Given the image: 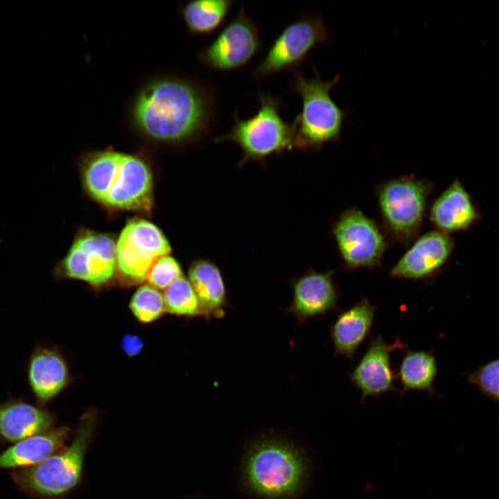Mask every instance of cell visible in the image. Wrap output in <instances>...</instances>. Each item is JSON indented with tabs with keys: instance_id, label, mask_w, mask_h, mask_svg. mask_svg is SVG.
Wrapping results in <instances>:
<instances>
[{
	"instance_id": "24",
	"label": "cell",
	"mask_w": 499,
	"mask_h": 499,
	"mask_svg": "<svg viewBox=\"0 0 499 499\" xmlns=\"http://www.w3.org/2000/svg\"><path fill=\"white\" fill-rule=\"evenodd\" d=\"M166 312L186 317H203L198 298L188 279L174 281L163 294Z\"/></svg>"
},
{
	"instance_id": "18",
	"label": "cell",
	"mask_w": 499,
	"mask_h": 499,
	"mask_svg": "<svg viewBox=\"0 0 499 499\" xmlns=\"http://www.w3.org/2000/svg\"><path fill=\"white\" fill-rule=\"evenodd\" d=\"M377 306L362 298L338 315L330 326L335 355L353 359L358 347L369 335Z\"/></svg>"
},
{
	"instance_id": "7",
	"label": "cell",
	"mask_w": 499,
	"mask_h": 499,
	"mask_svg": "<svg viewBox=\"0 0 499 499\" xmlns=\"http://www.w3.org/2000/svg\"><path fill=\"white\" fill-rule=\"evenodd\" d=\"M432 184L412 176L389 180L379 186L378 202L384 225L397 241L409 244L419 232Z\"/></svg>"
},
{
	"instance_id": "19",
	"label": "cell",
	"mask_w": 499,
	"mask_h": 499,
	"mask_svg": "<svg viewBox=\"0 0 499 499\" xmlns=\"http://www.w3.org/2000/svg\"><path fill=\"white\" fill-rule=\"evenodd\" d=\"M68 427L53 428L12 444L0 453V469L29 468L62 450L71 433Z\"/></svg>"
},
{
	"instance_id": "12",
	"label": "cell",
	"mask_w": 499,
	"mask_h": 499,
	"mask_svg": "<svg viewBox=\"0 0 499 499\" xmlns=\"http://www.w3.org/2000/svg\"><path fill=\"white\" fill-rule=\"evenodd\" d=\"M261 46V33L256 24L240 7L236 17L206 47L200 51L198 60L210 69L229 72L247 64Z\"/></svg>"
},
{
	"instance_id": "25",
	"label": "cell",
	"mask_w": 499,
	"mask_h": 499,
	"mask_svg": "<svg viewBox=\"0 0 499 499\" xmlns=\"http://www.w3.org/2000/svg\"><path fill=\"white\" fill-rule=\"evenodd\" d=\"M129 307L135 318L143 324L157 320L166 312L163 295L149 284L140 286L134 292Z\"/></svg>"
},
{
	"instance_id": "15",
	"label": "cell",
	"mask_w": 499,
	"mask_h": 499,
	"mask_svg": "<svg viewBox=\"0 0 499 499\" xmlns=\"http://www.w3.org/2000/svg\"><path fill=\"white\" fill-rule=\"evenodd\" d=\"M334 270H310L292 281V302L286 311L301 325L338 308L339 292L333 280Z\"/></svg>"
},
{
	"instance_id": "21",
	"label": "cell",
	"mask_w": 499,
	"mask_h": 499,
	"mask_svg": "<svg viewBox=\"0 0 499 499\" xmlns=\"http://www.w3.org/2000/svg\"><path fill=\"white\" fill-rule=\"evenodd\" d=\"M188 279L198 298L203 317L207 321L224 317L227 294L218 267L207 259L196 260L189 267Z\"/></svg>"
},
{
	"instance_id": "13",
	"label": "cell",
	"mask_w": 499,
	"mask_h": 499,
	"mask_svg": "<svg viewBox=\"0 0 499 499\" xmlns=\"http://www.w3.org/2000/svg\"><path fill=\"white\" fill-rule=\"evenodd\" d=\"M403 347L399 339L389 344L380 335L371 340L367 351L349 374L351 382L361 392L362 400L389 392H400L394 386L396 375L392 368L391 355L396 349Z\"/></svg>"
},
{
	"instance_id": "20",
	"label": "cell",
	"mask_w": 499,
	"mask_h": 499,
	"mask_svg": "<svg viewBox=\"0 0 499 499\" xmlns=\"http://www.w3.org/2000/svg\"><path fill=\"white\" fill-rule=\"evenodd\" d=\"M477 217L469 193L458 180L435 200L430 210L431 222L446 234L467 229Z\"/></svg>"
},
{
	"instance_id": "10",
	"label": "cell",
	"mask_w": 499,
	"mask_h": 499,
	"mask_svg": "<svg viewBox=\"0 0 499 499\" xmlns=\"http://www.w3.org/2000/svg\"><path fill=\"white\" fill-rule=\"evenodd\" d=\"M116 272V243L108 235L87 231L74 240L54 270L58 277L76 279L99 287Z\"/></svg>"
},
{
	"instance_id": "16",
	"label": "cell",
	"mask_w": 499,
	"mask_h": 499,
	"mask_svg": "<svg viewBox=\"0 0 499 499\" xmlns=\"http://www.w3.org/2000/svg\"><path fill=\"white\" fill-rule=\"evenodd\" d=\"M29 387L40 406L58 396L67 386L69 367L62 354L54 347L37 345L26 365Z\"/></svg>"
},
{
	"instance_id": "2",
	"label": "cell",
	"mask_w": 499,
	"mask_h": 499,
	"mask_svg": "<svg viewBox=\"0 0 499 499\" xmlns=\"http://www.w3.org/2000/svg\"><path fill=\"white\" fill-rule=\"evenodd\" d=\"M83 182L89 195L113 209L149 211L153 180L139 156L107 149L89 154L83 161Z\"/></svg>"
},
{
	"instance_id": "11",
	"label": "cell",
	"mask_w": 499,
	"mask_h": 499,
	"mask_svg": "<svg viewBox=\"0 0 499 499\" xmlns=\"http://www.w3.org/2000/svg\"><path fill=\"white\" fill-rule=\"evenodd\" d=\"M333 234L347 268L380 265L386 249L385 237L375 222L359 209L343 211L333 225Z\"/></svg>"
},
{
	"instance_id": "27",
	"label": "cell",
	"mask_w": 499,
	"mask_h": 499,
	"mask_svg": "<svg viewBox=\"0 0 499 499\" xmlns=\"http://www.w3.org/2000/svg\"><path fill=\"white\" fill-rule=\"evenodd\" d=\"M469 378L484 393L499 400V359L483 366Z\"/></svg>"
},
{
	"instance_id": "3",
	"label": "cell",
	"mask_w": 499,
	"mask_h": 499,
	"mask_svg": "<svg viewBox=\"0 0 499 499\" xmlns=\"http://www.w3.org/2000/svg\"><path fill=\"white\" fill-rule=\"evenodd\" d=\"M313 76L306 78L293 71L292 89L301 98V109L290 124L293 146L319 149L340 139L345 119L349 114L331 97V90L340 80V73L330 80L320 78L313 64Z\"/></svg>"
},
{
	"instance_id": "9",
	"label": "cell",
	"mask_w": 499,
	"mask_h": 499,
	"mask_svg": "<svg viewBox=\"0 0 499 499\" xmlns=\"http://www.w3.org/2000/svg\"><path fill=\"white\" fill-rule=\"evenodd\" d=\"M170 252L168 241L157 226L144 219H132L116 243V272L127 284L141 283L147 280L155 261Z\"/></svg>"
},
{
	"instance_id": "17",
	"label": "cell",
	"mask_w": 499,
	"mask_h": 499,
	"mask_svg": "<svg viewBox=\"0 0 499 499\" xmlns=\"http://www.w3.org/2000/svg\"><path fill=\"white\" fill-rule=\"evenodd\" d=\"M55 417L42 406L21 398L0 403V443L14 444L53 429Z\"/></svg>"
},
{
	"instance_id": "28",
	"label": "cell",
	"mask_w": 499,
	"mask_h": 499,
	"mask_svg": "<svg viewBox=\"0 0 499 499\" xmlns=\"http://www.w3.org/2000/svg\"><path fill=\"white\" fill-rule=\"evenodd\" d=\"M121 347L126 355L134 357L141 352L143 342L138 335L127 334L122 338Z\"/></svg>"
},
{
	"instance_id": "4",
	"label": "cell",
	"mask_w": 499,
	"mask_h": 499,
	"mask_svg": "<svg viewBox=\"0 0 499 499\" xmlns=\"http://www.w3.org/2000/svg\"><path fill=\"white\" fill-rule=\"evenodd\" d=\"M95 423L94 413H87L81 418L70 446L33 466L11 471V479L17 488L42 498H58L73 489L81 479Z\"/></svg>"
},
{
	"instance_id": "23",
	"label": "cell",
	"mask_w": 499,
	"mask_h": 499,
	"mask_svg": "<svg viewBox=\"0 0 499 499\" xmlns=\"http://www.w3.org/2000/svg\"><path fill=\"white\" fill-rule=\"evenodd\" d=\"M233 3L231 0L192 1L181 8L180 13L191 34L208 35L225 21Z\"/></svg>"
},
{
	"instance_id": "22",
	"label": "cell",
	"mask_w": 499,
	"mask_h": 499,
	"mask_svg": "<svg viewBox=\"0 0 499 499\" xmlns=\"http://www.w3.org/2000/svg\"><path fill=\"white\" fill-rule=\"evenodd\" d=\"M437 372V361L431 351L407 349L399 365L396 378L402 391H425L435 394L434 380Z\"/></svg>"
},
{
	"instance_id": "26",
	"label": "cell",
	"mask_w": 499,
	"mask_h": 499,
	"mask_svg": "<svg viewBox=\"0 0 499 499\" xmlns=\"http://www.w3.org/2000/svg\"><path fill=\"white\" fill-rule=\"evenodd\" d=\"M182 277L178 262L169 255L157 259L151 267L147 280L149 285L157 290H165L174 281Z\"/></svg>"
},
{
	"instance_id": "5",
	"label": "cell",
	"mask_w": 499,
	"mask_h": 499,
	"mask_svg": "<svg viewBox=\"0 0 499 499\" xmlns=\"http://www.w3.org/2000/svg\"><path fill=\"white\" fill-rule=\"evenodd\" d=\"M257 96V112L245 119H240L236 112L230 130L216 139V142L230 141L238 144L244 152L245 160L264 159L293 146L290 125L281 116V100L270 91L260 89Z\"/></svg>"
},
{
	"instance_id": "6",
	"label": "cell",
	"mask_w": 499,
	"mask_h": 499,
	"mask_svg": "<svg viewBox=\"0 0 499 499\" xmlns=\"http://www.w3.org/2000/svg\"><path fill=\"white\" fill-rule=\"evenodd\" d=\"M305 473L306 465L301 454L287 444L275 441L256 446L245 468L250 487L270 498L292 495L300 487Z\"/></svg>"
},
{
	"instance_id": "1",
	"label": "cell",
	"mask_w": 499,
	"mask_h": 499,
	"mask_svg": "<svg viewBox=\"0 0 499 499\" xmlns=\"http://www.w3.org/2000/svg\"><path fill=\"white\" fill-rule=\"evenodd\" d=\"M216 99L210 88L180 78L150 82L133 105L132 121L145 136L159 141L182 143L211 130Z\"/></svg>"
},
{
	"instance_id": "14",
	"label": "cell",
	"mask_w": 499,
	"mask_h": 499,
	"mask_svg": "<svg viewBox=\"0 0 499 499\" xmlns=\"http://www.w3.org/2000/svg\"><path fill=\"white\" fill-rule=\"evenodd\" d=\"M454 247L448 234L428 231L411 245L389 271L392 278L421 280L432 277L447 261Z\"/></svg>"
},
{
	"instance_id": "8",
	"label": "cell",
	"mask_w": 499,
	"mask_h": 499,
	"mask_svg": "<svg viewBox=\"0 0 499 499\" xmlns=\"http://www.w3.org/2000/svg\"><path fill=\"white\" fill-rule=\"evenodd\" d=\"M331 40V31L320 14L299 18L279 34L253 71V76L262 80L299 67L315 46L327 45Z\"/></svg>"
}]
</instances>
